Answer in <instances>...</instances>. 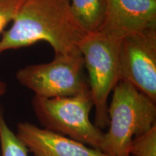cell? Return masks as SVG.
<instances>
[{
  "label": "cell",
  "mask_w": 156,
  "mask_h": 156,
  "mask_svg": "<svg viewBox=\"0 0 156 156\" xmlns=\"http://www.w3.org/2000/svg\"><path fill=\"white\" fill-rule=\"evenodd\" d=\"M68 0H25L11 28L0 37V54L46 41L54 54L80 51L87 36Z\"/></svg>",
  "instance_id": "obj_1"
},
{
  "label": "cell",
  "mask_w": 156,
  "mask_h": 156,
  "mask_svg": "<svg viewBox=\"0 0 156 156\" xmlns=\"http://www.w3.org/2000/svg\"><path fill=\"white\" fill-rule=\"evenodd\" d=\"M112 92L101 151L108 156H130L133 138L156 126V103L127 82H119Z\"/></svg>",
  "instance_id": "obj_2"
},
{
  "label": "cell",
  "mask_w": 156,
  "mask_h": 156,
  "mask_svg": "<svg viewBox=\"0 0 156 156\" xmlns=\"http://www.w3.org/2000/svg\"><path fill=\"white\" fill-rule=\"evenodd\" d=\"M31 103L43 128L101 151L104 132L90 119L94 107L90 91L54 98L34 95Z\"/></svg>",
  "instance_id": "obj_3"
},
{
  "label": "cell",
  "mask_w": 156,
  "mask_h": 156,
  "mask_svg": "<svg viewBox=\"0 0 156 156\" xmlns=\"http://www.w3.org/2000/svg\"><path fill=\"white\" fill-rule=\"evenodd\" d=\"M122 38L104 31L87 34L80 46L95 108V125L108 126V99L119 82V47Z\"/></svg>",
  "instance_id": "obj_4"
},
{
  "label": "cell",
  "mask_w": 156,
  "mask_h": 156,
  "mask_svg": "<svg viewBox=\"0 0 156 156\" xmlns=\"http://www.w3.org/2000/svg\"><path fill=\"white\" fill-rule=\"evenodd\" d=\"M80 52L54 54L48 63L36 64L20 69L16 79L35 95L44 98L73 96L90 91Z\"/></svg>",
  "instance_id": "obj_5"
},
{
  "label": "cell",
  "mask_w": 156,
  "mask_h": 156,
  "mask_svg": "<svg viewBox=\"0 0 156 156\" xmlns=\"http://www.w3.org/2000/svg\"><path fill=\"white\" fill-rule=\"evenodd\" d=\"M119 82H127L156 103V27L128 35L119 47Z\"/></svg>",
  "instance_id": "obj_6"
},
{
  "label": "cell",
  "mask_w": 156,
  "mask_h": 156,
  "mask_svg": "<svg viewBox=\"0 0 156 156\" xmlns=\"http://www.w3.org/2000/svg\"><path fill=\"white\" fill-rule=\"evenodd\" d=\"M101 31L123 38L156 27V0H106Z\"/></svg>",
  "instance_id": "obj_7"
},
{
  "label": "cell",
  "mask_w": 156,
  "mask_h": 156,
  "mask_svg": "<svg viewBox=\"0 0 156 156\" xmlns=\"http://www.w3.org/2000/svg\"><path fill=\"white\" fill-rule=\"evenodd\" d=\"M15 134L34 156H108L100 150L28 122L18 123Z\"/></svg>",
  "instance_id": "obj_8"
},
{
  "label": "cell",
  "mask_w": 156,
  "mask_h": 156,
  "mask_svg": "<svg viewBox=\"0 0 156 156\" xmlns=\"http://www.w3.org/2000/svg\"><path fill=\"white\" fill-rule=\"evenodd\" d=\"M75 19L87 34L101 30L106 16V0H68Z\"/></svg>",
  "instance_id": "obj_9"
},
{
  "label": "cell",
  "mask_w": 156,
  "mask_h": 156,
  "mask_svg": "<svg viewBox=\"0 0 156 156\" xmlns=\"http://www.w3.org/2000/svg\"><path fill=\"white\" fill-rule=\"evenodd\" d=\"M0 147L1 156H28V149L6 122L2 106H0Z\"/></svg>",
  "instance_id": "obj_10"
},
{
  "label": "cell",
  "mask_w": 156,
  "mask_h": 156,
  "mask_svg": "<svg viewBox=\"0 0 156 156\" xmlns=\"http://www.w3.org/2000/svg\"><path fill=\"white\" fill-rule=\"evenodd\" d=\"M130 156H156V126L133 138L129 147Z\"/></svg>",
  "instance_id": "obj_11"
},
{
  "label": "cell",
  "mask_w": 156,
  "mask_h": 156,
  "mask_svg": "<svg viewBox=\"0 0 156 156\" xmlns=\"http://www.w3.org/2000/svg\"><path fill=\"white\" fill-rule=\"evenodd\" d=\"M25 0H0V36L12 22Z\"/></svg>",
  "instance_id": "obj_12"
},
{
  "label": "cell",
  "mask_w": 156,
  "mask_h": 156,
  "mask_svg": "<svg viewBox=\"0 0 156 156\" xmlns=\"http://www.w3.org/2000/svg\"><path fill=\"white\" fill-rule=\"evenodd\" d=\"M7 90V83L0 77V97L2 96L6 93Z\"/></svg>",
  "instance_id": "obj_13"
}]
</instances>
